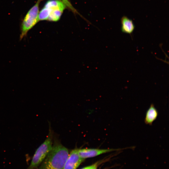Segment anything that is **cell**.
<instances>
[{
  "label": "cell",
  "mask_w": 169,
  "mask_h": 169,
  "mask_svg": "<svg viewBox=\"0 0 169 169\" xmlns=\"http://www.w3.org/2000/svg\"><path fill=\"white\" fill-rule=\"evenodd\" d=\"M117 152L115 153L112 154L111 155L106 156V157L98 161L93 164L89 166L83 167L80 169H96L100 165L102 164L108 162L111 160L117 154Z\"/></svg>",
  "instance_id": "9c48e42d"
},
{
  "label": "cell",
  "mask_w": 169,
  "mask_h": 169,
  "mask_svg": "<svg viewBox=\"0 0 169 169\" xmlns=\"http://www.w3.org/2000/svg\"><path fill=\"white\" fill-rule=\"evenodd\" d=\"M44 7L49 10V15L48 21L57 22L59 21L66 8L65 5L59 0H49L45 4Z\"/></svg>",
  "instance_id": "277c9868"
},
{
  "label": "cell",
  "mask_w": 169,
  "mask_h": 169,
  "mask_svg": "<svg viewBox=\"0 0 169 169\" xmlns=\"http://www.w3.org/2000/svg\"><path fill=\"white\" fill-rule=\"evenodd\" d=\"M134 147L122 148L100 149L98 148L78 149V153L79 156L84 159L94 157L101 154L113 151H118L127 149H132Z\"/></svg>",
  "instance_id": "5b68a950"
},
{
  "label": "cell",
  "mask_w": 169,
  "mask_h": 169,
  "mask_svg": "<svg viewBox=\"0 0 169 169\" xmlns=\"http://www.w3.org/2000/svg\"><path fill=\"white\" fill-rule=\"evenodd\" d=\"M53 140V133L50 129L47 138L35 151L31 162L27 169H36L40 165L51 150Z\"/></svg>",
  "instance_id": "7a4b0ae2"
},
{
  "label": "cell",
  "mask_w": 169,
  "mask_h": 169,
  "mask_svg": "<svg viewBox=\"0 0 169 169\" xmlns=\"http://www.w3.org/2000/svg\"><path fill=\"white\" fill-rule=\"evenodd\" d=\"M63 3L66 6V7L70 10L73 13H75L79 14L77 10L73 6L68 0H59Z\"/></svg>",
  "instance_id": "30bf717a"
},
{
  "label": "cell",
  "mask_w": 169,
  "mask_h": 169,
  "mask_svg": "<svg viewBox=\"0 0 169 169\" xmlns=\"http://www.w3.org/2000/svg\"><path fill=\"white\" fill-rule=\"evenodd\" d=\"M78 149L73 150L69 153L63 169H76L85 159L79 155Z\"/></svg>",
  "instance_id": "8992f818"
},
{
  "label": "cell",
  "mask_w": 169,
  "mask_h": 169,
  "mask_svg": "<svg viewBox=\"0 0 169 169\" xmlns=\"http://www.w3.org/2000/svg\"><path fill=\"white\" fill-rule=\"evenodd\" d=\"M158 112L154 105L152 104L147 110L144 119L145 123L147 125H151L156 119Z\"/></svg>",
  "instance_id": "ba28073f"
},
{
  "label": "cell",
  "mask_w": 169,
  "mask_h": 169,
  "mask_svg": "<svg viewBox=\"0 0 169 169\" xmlns=\"http://www.w3.org/2000/svg\"><path fill=\"white\" fill-rule=\"evenodd\" d=\"M43 0H37L36 3L28 11L21 23L20 40L25 37L28 32L39 21L38 16L39 6Z\"/></svg>",
  "instance_id": "3957f363"
},
{
  "label": "cell",
  "mask_w": 169,
  "mask_h": 169,
  "mask_svg": "<svg viewBox=\"0 0 169 169\" xmlns=\"http://www.w3.org/2000/svg\"><path fill=\"white\" fill-rule=\"evenodd\" d=\"M38 169H63L69 153L68 149L56 139Z\"/></svg>",
  "instance_id": "6da1fadb"
},
{
  "label": "cell",
  "mask_w": 169,
  "mask_h": 169,
  "mask_svg": "<svg viewBox=\"0 0 169 169\" xmlns=\"http://www.w3.org/2000/svg\"><path fill=\"white\" fill-rule=\"evenodd\" d=\"M121 32L124 33L131 34L134 31L135 27L132 20L126 16L122 17L120 20Z\"/></svg>",
  "instance_id": "52a82bcc"
},
{
  "label": "cell",
  "mask_w": 169,
  "mask_h": 169,
  "mask_svg": "<svg viewBox=\"0 0 169 169\" xmlns=\"http://www.w3.org/2000/svg\"><path fill=\"white\" fill-rule=\"evenodd\" d=\"M110 167H108V168H105L104 169H110Z\"/></svg>",
  "instance_id": "8fae6325"
}]
</instances>
